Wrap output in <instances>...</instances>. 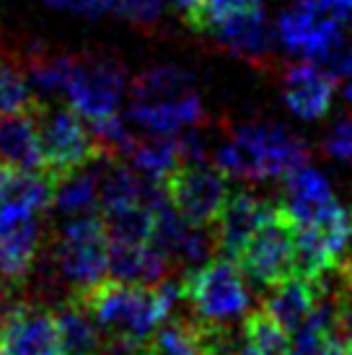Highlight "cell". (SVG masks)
<instances>
[{"instance_id":"6da1fadb","label":"cell","mask_w":352,"mask_h":355,"mask_svg":"<svg viewBox=\"0 0 352 355\" xmlns=\"http://www.w3.org/2000/svg\"><path fill=\"white\" fill-rule=\"evenodd\" d=\"M70 298L94 319L104 340L143 343L171 316L156 286L130 283L119 277H101L94 286L73 291Z\"/></svg>"},{"instance_id":"7a4b0ae2","label":"cell","mask_w":352,"mask_h":355,"mask_svg":"<svg viewBox=\"0 0 352 355\" xmlns=\"http://www.w3.org/2000/svg\"><path fill=\"white\" fill-rule=\"evenodd\" d=\"M308 164V146L277 122H246L215 153V166L225 177L262 182L285 177Z\"/></svg>"},{"instance_id":"3957f363","label":"cell","mask_w":352,"mask_h":355,"mask_svg":"<svg viewBox=\"0 0 352 355\" xmlns=\"http://www.w3.org/2000/svg\"><path fill=\"white\" fill-rule=\"evenodd\" d=\"M29 114L39 130L44 174L55 184L80 168H88L98 156L109 153L96 138V132L86 128L83 114L73 104H52L37 99Z\"/></svg>"},{"instance_id":"277c9868","label":"cell","mask_w":352,"mask_h":355,"mask_svg":"<svg viewBox=\"0 0 352 355\" xmlns=\"http://www.w3.org/2000/svg\"><path fill=\"white\" fill-rule=\"evenodd\" d=\"M109 234L101 210L76 216L60 228L52 241V259L58 272L68 280L73 291L98 283L109 272Z\"/></svg>"},{"instance_id":"5b68a950","label":"cell","mask_w":352,"mask_h":355,"mask_svg":"<svg viewBox=\"0 0 352 355\" xmlns=\"http://www.w3.org/2000/svg\"><path fill=\"white\" fill-rule=\"evenodd\" d=\"M182 298L192 306L200 319L207 322H234L249 309V288L231 259H213L207 265L189 267L179 277Z\"/></svg>"},{"instance_id":"8992f818","label":"cell","mask_w":352,"mask_h":355,"mask_svg":"<svg viewBox=\"0 0 352 355\" xmlns=\"http://www.w3.org/2000/svg\"><path fill=\"white\" fill-rule=\"evenodd\" d=\"M166 198L189 226H213L223 202L228 200V177L218 166L202 161H182L161 179Z\"/></svg>"},{"instance_id":"52a82bcc","label":"cell","mask_w":352,"mask_h":355,"mask_svg":"<svg viewBox=\"0 0 352 355\" xmlns=\"http://www.w3.org/2000/svg\"><path fill=\"white\" fill-rule=\"evenodd\" d=\"M295 228L298 223L288 213V207L283 202H274L272 216L256 228V234L249 239L236 265L259 286H280L283 280L293 275Z\"/></svg>"},{"instance_id":"ba28073f","label":"cell","mask_w":352,"mask_h":355,"mask_svg":"<svg viewBox=\"0 0 352 355\" xmlns=\"http://www.w3.org/2000/svg\"><path fill=\"white\" fill-rule=\"evenodd\" d=\"M70 104L96 125L117 114L125 94V70L112 60H80L65 86Z\"/></svg>"},{"instance_id":"9c48e42d","label":"cell","mask_w":352,"mask_h":355,"mask_svg":"<svg viewBox=\"0 0 352 355\" xmlns=\"http://www.w3.org/2000/svg\"><path fill=\"white\" fill-rule=\"evenodd\" d=\"M0 355H65L55 311L39 304H8L0 319Z\"/></svg>"},{"instance_id":"30bf717a","label":"cell","mask_w":352,"mask_h":355,"mask_svg":"<svg viewBox=\"0 0 352 355\" xmlns=\"http://www.w3.org/2000/svg\"><path fill=\"white\" fill-rule=\"evenodd\" d=\"M277 37L285 47L301 58L316 62L344 40L342 24L316 8L313 0H303L290 13H283L277 21Z\"/></svg>"},{"instance_id":"8fae6325","label":"cell","mask_w":352,"mask_h":355,"mask_svg":"<svg viewBox=\"0 0 352 355\" xmlns=\"http://www.w3.org/2000/svg\"><path fill=\"white\" fill-rule=\"evenodd\" d=\"M272 202L254 198L246 189L231 192L218 218L213 220V247L218 254L236 262L249 244V239L256 234V228L272 216Z\"/></svg>"},{"instance_id":"7c38bea8","label":"cell","mask_w":352,"mask_h":355,"mask_svg":"<svg viewBox=\"0 0 352 355\" xmlns=\"http://www.w3.org/2000/svg\"><path fill=\"white\" fill-rule=\"evenodd\" d=\"M39 218L0 205V277L19 283L34 270L39 254Z\"/></svg>"},{"instance_id":"4fadbf2b","label":"cell","mask_w":352,"mask_h":355,"mask_svg":"<svg viewBox=\"0 0 352 355\" xmlns=\"http://www.w3.org/2000/svg\"><path fill=\"white\" fill-rule=\"evenodd\" d=\"M283 205L293 216L298 226L322 223L340 207L334 200L329 182L311 166H301L285 174V200Z\"/></svg>"},{"instance_id":"5bb4252c","label":"cell","mask_w":352,"mask_h":355,"mask_svg":"<svg viewBox=\"0 0 352 355\" xmlns=\"http://www.w3.org/2000/svg\"><path fill=\"white\" fill-rule=\"evenodd\" d=\"M285 104L301 119H322L334 96V80L316 62H301L285 73Z\"/></svg>"},{"instance_id":"9a60e30c","label":"cell","mask_w":352,"mask_h":355,"mask_svg":"<svg viewBox=\"0 0 352 355\" xmlns=\"http://www.w3.org/2000/svg\"><path fill=\"white\" fill-rule=\"evenodd\" d=\"M322 298L324 293L316 280L290 275L280 286L272 288V293L264 298L262 306L290 335H295L311 319V314L316 311V306H319Z\"/></svg>"},{"instance_id":"2e32d148","label":"cell","mask_w":352,"mask_h":355,"mask_svg":"<svg viewBox=\"0 0 352 355\" xmlns=\"http://www.w3.org/2000/svg\"><path fill=\"white\" fill-rule=\"evenodd\" d=\"M0 164L16 171H44L39 130L31 114H0Z\"/></svg>"},{"instance_id":"e0dca14e","label":"cell","mask_w":352,"mask_h":355,"mask_svg":"<svg viewBox=\"0 0 352 355\" xmlns=\"http://www.w3.org/2000/svg\"><path fill=\"white\" fill-rule=\"evenodd\" d=\"M127 117L150 135H174L197 125L202 119V107L195 94L166 101H132Z\"/></svg>"},{"instance_id":"ac0fdd59","label":"cell","mask_w":352,"mask_h":355,"mask_svg":"<svg viewBox=\"0 0 352 355\" xmlns=\"http://www.w3.org/2000/svg\"><path fill=\"white\" fill-rule=\"evenodd\" d=\"M215 34L228 50L241 58L259 60L272 50V31L267 26L262 6L241 10L231 19H225L215 29Z\"/></svg>"},{"instance_id":"d6986e66","label":"cell","mask_w":352,"mask_h":355,"mask_svg":"<svg viewBox=\"0 0 352 355\" xmlns=\"http://www.w3.org/2000/svg\"><path fill=\"white\" fill-rule=\"evenodd\" d=\"M168 265L171 262L150 244H117V241H112V247H109V272L119 280L156 286L158 280H164Z\"/></svg>"},{"instance_id":"ffe728a7","label":"cell","mask_w":352,"mask_h":355,"mask_svg":"<svg viewBox=\"0 0 352 355\" xmlns=\"http://www.w3.org/2000/svg\"><path fill=\"white\" fill-rule=\"evenodd\" d=\"M55 322L65 355H101L98 327L70 296L55 309Z\"/></svg>"},{"instance_id":"44dd1931","label":"cell","mask_w":352,"mask_h":355,"mask_svg":"<svg viewBox=\"0 0 352 355\" xmlns=\"http://www.w3.org/2000/svg\"><path fill=\"white\" fill-rule=\"evenodd\" d=\"M104 223H107L109 241L117 244H150L153 236V223H156V210L153 207L135 202V205L114 207V210H101Z\"/></svg>"},{"instance_id":"7402d4cb","label":"cell","mask_w":352,"mask_h":355,"mask_svg":"<svg viewBox=\"0 0 352 355\" xmlns=\"http://www.w3.org/2000/svg\"><path fill=\"white\" fill-rule=\"evenodd\" d=\"M52 207L62 216H86L98 207V177L91 168H80L55 184Z\"/></svg>"},{"instance_id":"603a6c76","label":"cell","mask_w":352,"mask_h":355,"mask_svg":"<svg viewBox=\"0 0 352 355\" xmlns=\"http://www.w3.org/2000/svg\"><path fill=\"white\" fill-rule=\"evenodd\" d=\"M192 86H195V78L184 68L164 65V68H153L143 73L140 78H135V83H132V101L179 99V96L195 94Z\"/></svg>"},{"instance_id":"cb8c5ba5","label":"cell","mask_w":352,"mask_h":355,"mask_svg":"<svg viewBox=\"0 0 352 355\" xmlns=\"http://www.w3.org/2000/svg\"><path fill=\"white\" fill-rule=\"evenodd\" d=\"M241 329L256 355H293V335L264 306L246 311Z\"/></svg>"},{"instance_id":"d4e9b609","label":"cell","mask_w":352,"mask_h":355,"mask_svg":"<svg viewBox=\"0 0 352 355\" xmlns=\"http://www.w3.org/2000/svg\"><path fill=\"white\" fill-rule=\"evenodd\" d=\"M135 168L148 179H161L166 177L174 166L182 164V150L179 143L168 135H158L156 140H148V143H137V148L130 153Z\"/></svg>"},{"instance_id":"484cf974","label":"cell","mask_w":352,"mask_h":355,"mask_svg":"<svg viewBox=\"0 0 352 355\" xmlns=\"http://www.w3.org/2000/svg\"><path fill=\"white\" fill-rule=\"evenodd\" d=\"M37 99L26 73L13 62H0V114H29Z\"/></svg>"},{"instance_id":"4316f807","label":"cell","mask_w":352,"mask_h":355,"mask_svg":"<svg viewBox=\"0 0 352 355\" xmlns=\"http://www.w3.org/2000/svg\"><path fill=\"white\" fill-rule=\"evenodd\" d=\"M334 337L340 345H352V262L337 267L334 272Z\"/></svg>"},{"instance_id":"83f0119b","label":"cell","mask_w":352,"mask_h":355,"mask_svg":"<svg viewBox=\"0 0 352 355\" xmlns=\"http://www.w3.org/2000/svg\"><path fill=\"white\" fill-rule=\"evenodd\" d=\"M78 58H39L31 62V83L39 91H65Z\"/></svg>"},{"instance_id":"f1b7e54d","label":"cell","mask_w":352,"mask_h":355,"mask_svg":"<svg viewBox=\"0 0 352 355\" xmlns=\"http://www.w3.org/2000/svg\"><path fill=\"white\" fill-rule=\"evenodd\" d=\"M262 0H202V8L197 16V31H215L225 19L249 8H256Z\"/></svg>"},{"instance_id":"f546056e","label":"cell","mask_w":352,"mask_h":355,"mask_svg":"<svg viewBox=\"0 0 352 355\" xmlns=\"http://www.w3.org/2000/svg\"><path fill=\"white\" fill-rule=\"evenodd\" d=\"M316 65H319L332 80L350 78L352 76V44L347 40H342L340 44H334L324 58L316 60Z\"/></svg>"},{"instance_id":"4dcf8cb0","label":"cell","mask_w":352,"mask_h":355,"mask_svg":"<svg viewBox=\"0 0 352 355\" xmlns=\"http://www.w3.org/2000/svg\"><path fill=\"white\" fill-rule=\"evenodd\" d=\"M324 150L337 161H352V117L340 119L324 138Z\"/></svg>"},{"instance_id":"1f68e13d","label":"cell","mask_w":352,"mask_h":355,"mask_svg":"<svg viewBox=\"0 0 352 355\" xmlns=\"http://www.w3.org/2000/svg\"><path fill=\"white\" fill-rule=\"evenodd\" d=\"M313 3L340 24H352V0H313Z\"/></svg>"},{"instance_id":"d6a6232c","label":"cell","mask_w":352,"mask_h":355,"mask_svg":"<svg viewBox=\"0 0 352 355\" xmlns=\"http://www.w3.org/2000/svg\"><path fill=\"white\" fill-rule=\"evenodd\" d=\"M10 291H13V286H8V283H0V319H3V314H6V309H8Z\"/></svg>"},{"instance_id":"836d02e7","label":"cell","mask_w":352,"mask_h":355,"mask_svg":"<svg viewBox=\"0 0 352 355\" xmlns=\"http://www.w3.org/2000/svg\"><path fill=\"white\" fill-rule=\"evenodd\" d=\"M342 94H344V101H347V104L352 107V80H347V86H344Z\"/></svg>"},{"instance_id":"e575fe53","label":"cell","mask_w":352,"mask_h":355,"mask_svg":"<svg viewBox=\"0 0 352 355\" xmlns=\"http://www.w3.org/2000/svg\"><path fill=\"white\" fill-rule=\"evenodd\" d=\"M350 216H352V207H350Z\"/></svg>"}]
</instances>
